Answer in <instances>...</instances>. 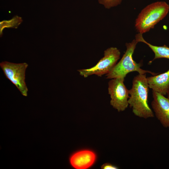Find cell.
<instances>
[{"instance_id": "obj_9", "label": "cell", "mask_w": 169, "mask_h": 169, "mask_svg": "<svg viewBox=\"0 0 169 169\" xmlns=\"http://www.w3.org/2000/svg\"><path fill=\"white\" fill-rule=\"evenodd\" d=\"M149 88L164 95L169 88V69L162 74L147 77Z\"/></svg>"}, {"instance_id": "obj_14", "label": "cell", "mask_w": 169, "mask_h": 169, "mask_svg": "<svg viewBox=\"0 0 169 169\" xmlns=\"http://www.w3.org/2000/svg\"><path fill=\"white\" fill-rule=\"evenodd\" d=\"M166 95L167 96V98L169 99V88L167 91Z\"/></svg>"}, {"instance_id": "obj_6", "label": "cell", "mask_w": 169, "mask_h": 169, "mask_svg": "<svg viewBox=\"0 0 169 169\" xmlns=\"http://www.w3.org/2000/svg\"><path fill=\"white\" fill-rule=\"evenodd\" d=\"M124 78L111 79L108 84L110 105L119 112L124 111L129 105V91L124 84Z\"/></svg>"}, {"instance_id": "obj_11", "label": "cell", "mask_w": 169, "mask_h": 169, "mask_svg": "<svg viewBox=\"0 0 169 169\" xmlns=\"http://www.w3.org/2000/svg\"><path fill=\"white\" fill-rule=\"evenodd\" d=\"M22 18L15 15L9 20H3L0 22V36L3 35V30L6 28H17L23 22Z\"/></svg>"}, {"instance_id": "obj_13", "label": "cell", "mask_w": 169, "mask_h": 169, "mask_svg": "<svg viewBox=\"0 0 169 169\" xmlns=\"http://www.w3.org/2000/svg\"><path fill=\"white\" fill-rule=\"evenodd\" d=\"M102 169H117L118 167L110 163H106L103 164L101 166Z\"/></svg>"}, {"instance_id": "obj_12", "label": "cell", "mask_w": 169, "mask_h": 169, "mask_svg": "<svg viewBox=\"0 0 169 169\" xmlns=\"http://www.w3.org/2000/svg\"><path fill=\"white\" fill-rule=\"evenodd\" d=\"M99 3L106 9H110L120 4L122 0H98Z\"/></svg>"}, {"instance_id": "obj_7", "label": "cell", "mask_w": 169, "mask_h": 169, "mask_svg": "<svg viewBox=\"0 0 169 169\" xmlns=\"http://www.w3.org/2000/svg\"><path fill=\"white\" fill-rule=\"evenodd\" d=\"M152 108L155 115L162 125L169 128V99L152 90Z\"/></svg>"}, {"instance_id": "obj_1", "label": "cell", "mask_w": 169, "mask_h": 169, "mask_svg": "<svg viewBox=\"0 0 169 169\" xmlns=\"http://www.w3.org/2000/svg\"><path fill=\"white\" fill-rule=\"evenodd\" d=\"M149 88L146 74H139L134 77L129 90L128 103L133 113L139 118L147 119L154 116L148 103Z\"/></svg>"}, {"instance_id": "obj_8", "label": "cell", "mask_w": 169, "mask_h": 169, "mask_svg": "<svg viewBox=\"0 0 169 169\" xmlns=\"http://www.w3.org/2000/svg\"><path fill=\"white\" fill-rule=\"evenodd\" d=\"M96 155L93 151L88 150L78 151L69 158L70 165L76 169H86L91 167L95 162Z\"/></svg>"}, {"instance_id": "obj_3", "label": "cell", "mask_w": 169, "mask_h": 169, "mask_svg": "<svg viewBox=\"0 0 169 169\" xmlns=\"http://www.w3.org/2000/svg\"><path fill=\"white\" fill-rule=\"evenodd\" d=\"M138 42L134 39L130 43L125 44L126 50L120 61L117 63L110 72L106 74V78H125L127 74L133 72H137L139 74H145L149 73L153 75L156 74L151 71L144 70L141 68V63H137L134 60L133 55Z\"/></svg>"}, {"instance_id": "obj_10", "label": "cell", "mask_w": 169, "mask_h": 169, "mask_svg": "<svg viewBox=\"0 0 169 169\" xmlns=\"http://www.w3.org/2000/svg\"><path fill=\"white\" fill-rule=\"evenodd\" d=\"M142 34L139 33L136 36V39L138 42H142L147 44L154 52L155 56L150 63L156 59L164 58L169 59V47L166 45L156 46L146 42L143 38Z\"/></svg>"}, {"instance_id": "obj_5", "label": "cell", "mask_w": 169, "mask_h": 169, "mask_svg": "<svg viewBox=\"0 0 169 169\" xmlns=\"http://www.w3.org/2000/svg\"><path fill=\"white\" fill-rule=\"evenodd\" d=\"M28 66L25 62L17 64L5 61L0 63V67L6 78L25 97L28 95V89L25 82V74Z\"/></svg>"}, {"instance_id": "obj_4", "label": "cell", "mask_w": 169, "mask_h": 169, "mask_svg": "<svg viewBox=\"0 0 169 169\" xmlns=\"http://www.w3.org/2000/svg\"><path fill=\"white\" fill-rule=\"evenodd\" d=\"M120 52L115 47H110L104 51V56L94 66L87 69H78L80 75L84 77L93 74L101 77L109 73L120 58Z\"/></svg>"}, {"instance_id": "obj_2", "label": "cell", "mask_w": 169, "mask_h": 169, "mask_svg": "<svg viewBox=\"0 0 169 169\" xmlns=\"http://www.w3.org/2000/svg\"><path fill=\"white\" fill-rule=\"evenodd\" d=\"M169 11V5L164 1L148 5L142 9L136 20L135 27L137 31L142 34L149 31L166 16Z\"/></svg>"}]
</instances>
